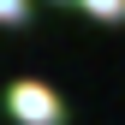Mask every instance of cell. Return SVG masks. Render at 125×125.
Listing matches in <instances>:
<instances>
[{"instance_id":"cell-1","label":"cell","mask_w":125,"mask_h":125,"mask_svg":"<svg viewBox=\"0 0 125 125\" xmlns=\"http://www.w3.org/2000/svg\"><path fill=\"white\" fill-rule=\"evenodd\" d=\"M6 113L18 125H60L66 107H60V95L42 83V77H18V83H6Z\"/></svg>"},{"instance_id":"cell-2","label":"cell","mask_w":125,"mask_h":125,"mask_svg":"<svg viewBox=\"0 0 125 125\" xmlns=\"http://www.w3.org/2000/svg\"><path fill=\"white\" fill-rule=\"evenodd\" d=\"M89 18H107V24H125V0H77Z\"/></svg>"},{"instance_id":"cell-3","label":"cell","mask_w":125,"mask_h":125,"mask_svg":"<svg viewBox=\"0 0 125 125\" xmlns=\"http://www.w3.org/2000/svg\"><path fill=\"white\" fill-rule=\"evenodd\" d=\"M30 18V0H0V24H24Z\"/></svg>"}]
</instances>
